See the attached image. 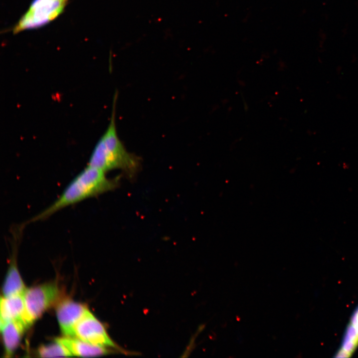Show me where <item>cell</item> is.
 Returning <instances> with one entry per match:
<instances>
[{"mask_svg":"<svg viewBox=\"0 0 358 358\" xmlns=\"http://www.w3.org/2000/svg\"><path fill=\"white\" fill-rule=\"evenodd\" d=\"M349 324L354 328L358 335V306L352 314Z\"/></svg>","mask_w":358,"mask_h":358,"instance_id":"cell-13","label":"cell"},{"mask_svg":"<svg viewBox=\"0 0 358 358\" xmlns=\"http://www.w3.org/2000/svg\"><path fill=\"white\" fill-rule=\"evenodd\" d=\"M23 294L0 299V323L12 320H21L24 312Z\"/></svg>","mask_w":358,"mask_h":358,"instance_id":"cell-9","label":"cell"},{"mask_svg":"<svg viewBox=\"0 0 358 358\" xmlns=\"http://www.w3.org/2000/svg\"><path fill=\"white\" fill-rule=\"evenodd\" d=\"M88 310L84 305L72 300L66 299L58 304L56 315L65 336L75 337V326Z\"/></svg>","mask_w":358,"mask_h":358,"instance_id":"cell-6","label":"cell"},{"mask_svg":"<svg viewBox=\"0 0 358 358\" xmlns=\"http://www.w3.org/2000/svg\"><path fill=\"white\" fill-rule=\"evenodd\" d=\"M60 290L56 283H46L26 289L23 293L24 312L22 321L26 328L58 300Z\"/></svg>","mask_w":358,"mask_h":358,"instance_id":"cell-3","label":"cell"},{"mask_svg":"<svg viewBox=\"0 0 358 358\" xmlns=\"http://www.w3.org/2000/svg\"><path fill=\"white\" fill-rule=\"evenodd\" d=\"M75 337L93 345L119 349L103 325L88 310L74 328Z\"/></svg>","mask_w":358,"mask_h":358,"instance_id":"cell-5","label":"cell"},{"mask_svg":"<svg viewBox=\"0 0 358 358\" xmlns=\"http://www.w3.org/2000/svg\"><path fill=\"white\" fill-rule=\"evenodd\" d=\"M6 357H10L18 347L24 330L21 320H12L0 324Z\"/></svg>","mask_w":358,"mask_h":358,"instance_id":"cell-7","label":"cell"},{"mask_svg":"<svg viewBox=\"0 0 358 358\" xmlns=\"http://www.w3.org/2000/svg\"><path fill=\"white\" fill-rule=\"evenodd\" d=\"M358 347V335L354 328L349 324L347 327L341 346L335 357H350Z\"/></svg>","mask_w":358,"mask_h":358,"instance_id":"cell-11","label":"cell"},{"mask_svg":"<svg viewBox=\"0 0 358 358\" xmlns=\"http://www.w3.org/2000/svg\"><path fill=\"white\" fill-rule=\"evenodd\" d=\"M117 92L114 95L111 118L108 126L96 143L87 165L107 173L120 170L129 178L132 179L139 171V157L127 151L118 138L115 122Z\"/></svg>","mask_w":358,"mask_h":358,"instance_id":"cell-1","label":"cell"},{"mask_svg":"<svg viewBox=\"0 0 358 358\" xmlns=\"http://www.w3.org/2000/svg\"><path fill=\"white\" fill-rule=\"evenodd\" d=\"M119 180V178H108L106 173L87 165L69 182L59 196L30 219V222L43 220L67 206L114 190L118 186Z\"/></svg>","mask_w":358,"mask_h":358,"instance_id":"cell-2","label":"cell"},{"mask_svg":"<svg viewBox=\"0 0 358 358\" xmlns=\"http://www.w3.org/2000/svg\"><path fill=\"white\" fill-rule=\"evenodd\" d=\"M55 340L65 346L73 356L90 357L109 353L106 347L93 345L76 337L64 336L56 338Z\"/></svg>","mask_w":358,"mask_h":358,"instance_id":"cell-8","label":"cell"},{"mask_svg":"<svg viewBox=\"0 0 358 358\" xmlns=\"http://www.w3.org/2000/svg\"><path fill=\"white\" fill-rule=\"evenodd\" d=\"M26 289L15 265L11 264L2 287L3 297L23 294Z\"/></svg>","mask_w":358,"mask_h":358,"instance_id":"cell-10","label":"cell"},{"mask_svg":"<svg viewBox=\"0 0 358 358\" xmlns=\"http://www.w3.org/2000/svg\"><path fill=\"white\" fill-rule=\"evenodd\" d=\"M38 354L41 358L73 356L65 346L56 340L53 343L41 346L38 349Z\"/></svg>","mask_w":358,"mask_h":358,"instance_id":"cell-12","label":"cell"},{"mask_svg":"<svg viewBox=\"0 0 358 358\" xmlns=\"http://www.w3.org/2000/svg\"><path fill=\"white\" fill-rule=\"evenodd\" d=\"M69 0H33L14 27L13 32L41 27L58 16Z\"/></svg>","mask_w":358,"mask_h":358,"instance_id":"cell-4","label":"cell"}]
</instances>
